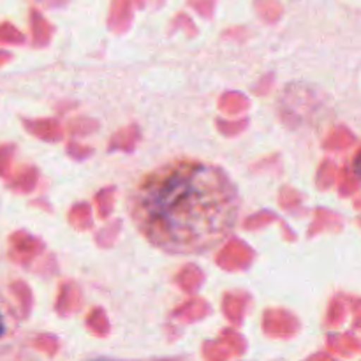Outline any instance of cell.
Returning a JSON list of instances; mask_svg holds the SVG:
<instances>
[{
	"instance_id": "3957f363",
	"label": "cell",
	"mask_w": 361,
	"mask_h": 361,
	"mask_svg": "<svg viewBox=\"0 0 361 361\" xmlns=\"http://www.w3.org/2000/svg\"><path fill=\"white\" fill-rule=\"evenodd\" d=\"M94 361H111V360H94Z\"/></svg>"
},
{
	"instance_id": "7a4b0ae2",
	"label": "cell",
	"mask_w": 361,
	"mask_h": 361,
	"mask_svg": "<svg viewBox=\"0 0 361 361\" xmlns=\"http://www.w3.org/2000/svg\"><path fill=\"white\" fill-rule=\"evenodd\" d=\"M4 331H6V324H4L2 314H0V337H2V335H4Z\"/></svg>"
},
{
	"instance_id": "6da1fadb",
	"label": "cell",
	"mask_w": 361,
	"mask_h": 361,
	"mask_svg": "<svg viewBox=\"0 0 361 361\" xmlns=\"http://www.w3.org/2000/svg\"><path fill=\"white\" fill-rule=\"evenodd\" d=\"M129 208L152 245L171 254H196L231 235L240 197L217 166L176 161L148 173L134 189Z\"/></svg>"
}]
</instances>
